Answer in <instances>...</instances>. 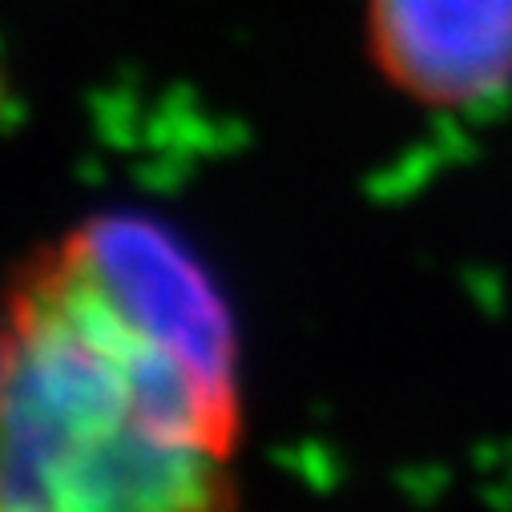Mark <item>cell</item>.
I'll return each instance as SVG.
<instances>
[{
	"label": "cell",
	"instance_id": "obj_1",
	"mask_svg": "<svg viewBox=\"0 0 512 512\" xmlns=\"http://www.w3.org/2000/svg\"><path fill=\"white\" fill-rule=\"evenodd\" d=\"M0 428V512H242L238 331L194 250L125 210L29 250Z\"/></svg>",
	"mask_w": 512,
	"mask_h": 512
},
{
	"label": "cell",
	"instance_id": "obj_2",
	"mask_svg": "<svg viewBox=\"0 0 512 512\" xmlns=\"http://www.w3.org/2000/svg\"><path fill=\"white\" fill-rule=\"evenodd\" d=\"M367 57L424 109H472L512 89V0H363Z\"/></svg>",
	"mask_w": 512,
	"mask_h": 512
}]
</instances>
